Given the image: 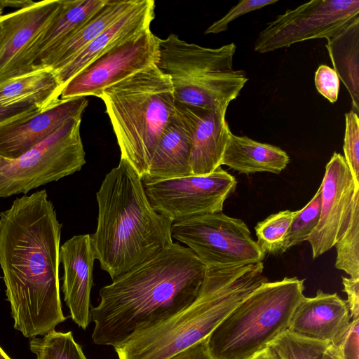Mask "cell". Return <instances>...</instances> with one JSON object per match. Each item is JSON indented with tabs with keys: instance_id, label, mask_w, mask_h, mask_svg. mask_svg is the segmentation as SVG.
<instances>
[{
	"instance_id": "1",
	"label": "cell",
	"mask_w": 359,
	"mask_h": 359,
	"mask_svg": "<svg viewBox=\"0 0 359 359\" xmlns=\"http://www.w3.org/2000/svg\"><path fill=\"white\" fill-rule=\"evenodd\" d=\"M62 224L46 189L15 198L0 212V266L14 327L44 335L66 320L60 294Z\"/></svg>"
},
{
	"instance_id": "2",
	"label": "cell",
	"mask_w": 359,
	"mask_h": 359,
	"mask_svg": "<svg viewBox=\"0 0 359 359\" xmlns=\"http://www.w3.org/2000/svg\"><path fill=\"white\" fill-rule=\"evenodd\" d=\"M205 271L189 248L172 243L112 280L90 309L93 343L116 348L174 316L196 299Z\"/></svg>"
},
{
	"instance_id": "3",
	"label": "cell",
	"mask_w": 359,
	"mask_h": 359,
	"mask_svg": "<svg viewBox=\"0 0 359 359\" xmlns=\"http://www.w3.org/2000/svg\"><path fill=\"white\" fill-rule=\"evenodd\" d=\"M96 199L92 245L95 259L112 280L173 243L172 221L153 208L142 178L126 159L105 175Z\"/></svg>"
},
{
	"instance_id": "4",
	"label": "cell",
	"mask_w": 359,
	"mask_h": 359,
	"mask_svg": "<svg viewBox=\"0 0 359 359\" xmlns=\"http://www.w3.org/2000/svg\"><path fill=\"white\" fill-rule=\"evenodd\" d=\"M263 262L206 268L196 299L167 320L114 348L118 359H167L206 339L249 294L268 281Z\"/></svg>"
},
{
	"instance_id": "5",
	"label": "cell",
	"mask_w": 359,
	"mask_h": 359,
	"mask_svg": "<svg viewBox=\"0 0 359 359\" xmlns=\"http://www.w3.org/2000/svg\"><path fill=\"white\" fill-rule=\"evenodd\" d=\"M121 151L142 178L155 148L175 113L168 75L156 65L106 88L100 95Z\"/></svg>"
},
{
	"instance_id": "6",
	"label": "cell",
	"mask_w": 359,
	"mask_h": 359,
	"mask_svg": "<svg viewBox=\"0 0 359 359\" xmlns=\"http://www.w3.org/2000/svg\"><path fill=\"white\" fill-rule=\"evenodd\" d=\"M304 280L285 277L262 284L207 337L215 359H250L288 330L304 297Z\"/></svg>"
},
{
	"instance_id": "7",
	"label": "cell",
	"mask_w": 359,
	"mask_h": 359,
	"mask_svg": "<svg viewBox=\"0 0 359 359\" xmlns=\"http://www.w3.org/2000/svg\"><path fill=\"white\" fill-rule=\"evenodd\" d=\"M234 43L211 48L187 43L175 34L159 39L156 65L170 78L176 102L184 104L227 109L248 79L234 69Z\"/></svg>"
},
{
	"instance_id": "8",
	"label": "cell",
	"mask_w": 359,
	"mask_h": 359,
	"mask_svg": "<svg viewBox=\"0 0 359 359\" xmlns=\"http://www.w3.org/2000/svg\"><path fill=\"white\" fill-rule=\"evenodd\" d=\"M81 116L71 118L0 170V198L30 190L79 171L86 163Z\"/></svg>"
},
{
	"instance_id": "9",
	"label": "cell",
	"mask_w": 359,
	"mask_h": 359,
	"mask_svg": "<svg viewBox=\"0 0 359 359\" xmlns=\"http://www.w3.org/2000/svg\"><path fill=\"white\" fill-rule=\"evenodd\" d=\"M171 233L172 237L187 245L206 268L260 262L266 255L243 220L222 212L172 223Z\"/></svg>"
},
{
	"instance_id": "10",
	"label": "cell",
	"mask_w": 359,
	"mask_h": 359,
	"mask_svg": "<svg viewBox=\"0 0 359 359\" xmlns=\"http://www.w3.org/2000/svg\"><path fill=\"white\" fill-rule=\"evenodd\" d=\"M358 18V0L311 1L267 23L254 50L265 53L309 39H327Z\"/></svg>"
},
{
	"instance_id": "11",
	"label": "cell",
	"mask_w": 359,
	"mask_h": 359,
	"mask_svg": "<svg viewBox=\"0 0 359 359\" xmlns=\"http://www.w3.org/2000/svg\"><path fill=\"white\" fill-rule=\"evenodd\" d=\"M236 178L221 167L203 175H190L144 184L153 208L172 223L222 212L236 189Z\"/></svg>"
},
{
	"instance_id": "12",
	"label": "cell",
	"mask_w": 359,
	"mask_h": 359,
	"mask_svg": "<svg viewBox=\"0 0 359 359\" xmlns=\"http://www.w3.org/2000/svg\"><path fill=\"white\" fill-rule=\"evenodd\" d=\"M159 38L148 27L93 60L63 88L60 99L95 96L107 88L156 65Z\"/></svg>"
},
{
	"instance_id": "13",
	"label": "cell",
	"mask_w": 359,
	"mask_h": 359,
	"mask_svg": "<svg viewBox=\"0 0 359 359\" xmlns=\"http://www.w3.org/2000/svg\"><path fill=\"white\" fill-rule=\"evenodd\" d=\"M62 0H44L0 17V83L40 68L35 45L60 11Z\"/></svg>"
},
{
	"instance_id": "14",
	"label": "cell",
	"mask_w": 359,
	"mask_h": 359,
	"mask_svg": "<svg viewBox=\"0 0 359 359\" xmlns=\"http://www.w3.org/2000/svg\"><path fill=\"white\" fill-rule=\"evenodd\" d=\"M320 187V219L307 239L313 259L333 248L346 233L351 222L354 196L359 191L344 156L337 152L325 166Z\"/></svg>"
},
{
	"instance_id": "15",
	"label": "cell",
	"mask_w": 359,
	"mask_h": 359,
	"mask_svg": "<svg viewBox=\"0 0 359 359\" xmlns=\"http://www.w3.org/2000/svg\"><path fill=\"white\" fill-rule=\"evenodd\" d=\"M191 131L189 168L191 175H208L222 165L231 132L224 108H206L175 101Z\"/></svg>"
},
{
	"instance_id": "16",
	"label": "cell",
	"mask_w": 359,
	"mask_h": 359,
	"mask_svg": "<svg viewBox=\"0 0 359 359\" xmlns=\"http://www.w3.org/2000/svg\"><path fill=\"white\" fill-rule=\"evenodd\" d=\"M95 253L91 236H74L60 248L64 275L62 290L71 318L86 330L90 318V299L93 284Z\"/></svg>"
},
{
	"instance_id": "17",
	"label": "cell",
	"mask_w": 359,
	"mask_h": 359,
	"mask_svg": "<svg viewBox=\"0 0 359 359\" xmlns=\"http://www.w3.org/2000/svg\"><path fill=\"white\" fill-rule=\"evenodd\" d=\"M351 321L346 301L337 293L318 290L297 306L287 331L299 337L338 346Z\"/></svg>"
},
{
	"instance_id": "18",
	"label": "cell",
	"mask_w": 359,
	"mask_h": 359,
	"mask_svg": "<svg viewBox=\"0 0 359 359\" xmlns=\"http://www.w3.org/2000/svg\"><path fill=\"white\" fill-rule=\"evenodd\" d=\"M86 97L60 99L27 121L0 131V156L14 160L44 140L67 121L82 116Z\"/></svg>"
},
{
	"instance_id": "19",
	"label": "cell",
	"mask_w": 359,
	"mask_h": 359,
	"mask_svg": "<svg viewBox=\"0 0 359 359\" xmlns=\"http://www.w3.org/2000/svg\"><path fill=\"white\" fill-rule=\"evenodd\" d=\"M155 1L135 0L114 23L63 67L53 70L62 86L96 58L120 43L150 27L155 18Z\"/></svg>"
},
{
	"instance_id": "20",
	"label": "cell",
	"mask_w": 359,
	"mask_h": 359,
	"mask_svg": "<svg viewBox=\"0 0 359 359\" xmlns=\"http://www.w3.org/2000/svg\"><path fill=\"white\" fill-rule=\"evenodd\" d=\"M191 131L183 115L175 108L151 159L143 184L191 175L189 168Z\"/></svg>"
},
{
	"instance_id": "21",
	"label": "cell",
	"mask_w": 359,
	"mask_h": 359,
	"mask_svg": "<svg viewBox=\"0 0 359 359\" xmlns=\"http://www.w3.org/2000/svg\"><path fill=\"white\" fill-rule=\"evenodd\" d=\"M135 1L106 0L85 23L41 58L38 66L53 70L63 67L114 23Z\"/></svg>"
},
{
	"instance_id": "22",
	"label": "cell",
	"mask_w": 359,
	"mask_h": 359,
	"mask_svg": "<svg viewBox=\"0 0 359 359\" xmlns=\"http://www.w3.org/2000/svg\"><path fill=\"white\" fill-rule=\"evenodd\" d=\"M290 162L287 154L280 148L231 133L223 154L222 165L242 174L280 173Z\"/></svg>"
},
{
	"instance_id": "23",
	"label": "cell",
	"mask_w": 359,
	"mask_h": 359,
	"mask_svg": "<svg viewBox=\"0 0 359 359\" xmlns=\"http://www.w3.org/2000/svg\"><path fill=\"white\" fill-rule=\"evenodd\" d=\"M63 87L51 68H40L0 83V105L29 103L44 110L60 99Z\"/></svg>"
},
{
	"instance_id": "24",
	"label": "cell",
	"mask_w": 359,
	"mask_h": 359,
	"mask_svg": "<svg viewBox=\"0 0 359 359\" xmlns=\"http://www.w3.org/2000/svg\"><path fill=\"white\" fill-rule=\"evenodd\" d=\"M326 48L334 67L359 112V18L327 39Z\"/></svg>"
},
{
	"instance_id": "25",
	"label": "cell",
	"mask_w": 359,
	"mask_h": 359,
	"mask_svg": "<svg viewBox=\"0 0 359 359\" xmlns=\"http://www.w3.org/2000/svg\"><path fill=\"white\" fill-rule=\"evenodd\" d=\"M106 0H62L60 11L35 45L36 64L85 23Z\"/></svg>"
},
{
	"instance_id": "26",
	"label": "cell",
	"mask_w": 359,
	"mask_h": 359,
	"mask_svg": "<svg viewBox=\"0 0 359 359\" xmlns=\"http://www.w3.org/2000/svg\"><path fill=\"white\" fill-rule=\"evenodd\" d=\"M29 347L37 359H87L71 331L62 332L54 330L42 338L34 337Z\"/></svg>"
},
{
	"instance_id": "27",
	"label": "cell",
	"mask_w": 359,
	"mask_h": 359,
	"mask_svg": "<svg viewBox=\"0 0 359 359\" xmlns=\"http://www.w3.org/2000/svg\"><path fill=\"white\" fill-rule=\"evenodd\" d=\"M359 191L354 196L349 226L336 243L335 267L351 278H359Z\"/></svg>"
},
{
	"instance_id": "28",
	"label": "cell",
	"mask_w": 359,
	"mask_h": 359,
	"mask_svg": "<svg viewBox=\"0 0 359 359\" xmlns=\"http://www.w3.org/2000/svg\"><path fill=\"white\" fill-rule=\"evenodd\" d=\"M297 212L298 210L280 211L257 224V243L265 253L282 254L285 238Z\"/></svg>"
},
{
	"instance_id": "29",
	"label": "cell",
	"mask_w": 359,
	"mask_h": 359,
	"mask_svg": "<svg viewBox=\"0 0 359 359\" xmlns=\"http://www.w3.org/2000/svg\"><path fill=\"white\" fill-rule=\"evenodd\" d=\"M320 187L311 201L298 212L293 219L282 249V253L290 248L307 241L316 227L320 215Z\"/></svg>"
},
{
	"instance_id": "30",
	"label": "cell",
	"mask_w": 359,
	"mask_h": 359,
	"mask_svg": "<svg viewBox=\"0 0 359 359\" xmlns=\"http://www.w3.org/2000/svg\"><path fill=\"white\" fill-rule=\"evenodd\" d=\"M327 343L299 337L286 331L271 346L282 359H319Z\"/></svg>"
},
{
	"instance_id": "31",
	"label": "cell",
	"mask_w": 359,
	"mask_h": 359,
	"mask_svg": "<svg viewBox=\"0 0 359 359\" xmlns=\"http://www.w3.org/2000/svg\"><path fill=\"white\" fill-rule=\"evenodd\" d=\"M344 160L359 189V118L353 110L345 114Z\"/></svg>"
},
{
	"instance_id": "32",
	"label": "cell",
	"mask_w": 359,
	"mask_h": 359,
	"mask_svg": "<svg viewBox=\"0 0 359 359\" xmlns=\"http://www.w3.org/2000/svg\"><path fill=\"white\" fill-rule=\"evenodd\" d=\"M277 0H243L233 6L228 13L219 20L213 22L205 32V34H219L228 29L229 24L233 20L250 12L262 8L266 6L276 3Z\"/></svg>"
},
{
	"instance_id": "33",
	"label": "cell",
	"mask_w": 359,
	"mask_h": 359,
	"mask_svg": "<svg viewBox=\"0 0 359 359\" xmlns=\"http://www.w3.org/2000/svg\"><path fill=\"white\" fill-rule=\"evenodd\" d=\"M42 111L29 103L0 105V131L18 126Z\"/></svg>"
},
{
	"instance_id": "34",
	"label": "cell",
	"mask_w": 359,
	"mask_h": 359,
	"mask_svg": "<svg viewBox=\"0 0 359 359\" xmlns=\"http://www.w3.org/2000/svg\"><path fill=\"white\" fill-rule=\"evenodd\" d=\"M315 85L319 93L334 103L338 99L339 79L334 69L320 65L315 73Z\"/></svg>"
},
{
	"instance_id": "35",
	"label": "cell",
	"mask_w": 359,
	"mask_h": 359,
	"mask_svg": "<svg viewBox=\"0 0 359 359\" xmlns=\"http://www.w3.org/2000/svg\"><path fill=\"white\" fill-rule=\"evenodd\" d=\"M359 318L351 319L348 328L337 346L344 359H359Z\"/></svg>"
},
{
	"instance_id": "36",
	"label": "cell",
	"mask_w": 359,
	"mask_h": 359,
	"mask_svg": "<svg viewBox=\"0 0 359 359\" xmlns=\"http://www.w3.org/2000/svg\"><path fill=\"white\" fill-rule=\"evenodd\" d=\"M342 283L351 319L359 318V278L343 277Z\"/></svg>"
},
{
	"instance_id": "37",
	"label": "cell",
	"mask_w": 359,
	"mask_h": 359,
	"mask_svg": "<svg viewBox=\"0 0 359 359\" xmlns=\"http://www.w3.org/2000/svg\"><path fill=\"white\" fill-rule=\"evenodd\" d=\"M167 359H215L210 354L207 338Z\"/></svg>"
},
{
	"instance_id": "38",
	"label": "cell",
	"mask_w": 359,
	"mask_h": 359,
	"mask_svg": "<svg viewBox=\"0 0 359 359\" xmlns=\"http://www.w3.org/2000/svg\"><path fill=\"white\" fill-rule=\"evenodd\" d=\"M319 359H344L337 346L328 344Z\"/></svg>"
},
{
	"instance_id": "39",
	"label": "cell",
	"mask_w": 359,
	"mask_h": 359,
	"mask_svg": "<svg viewBox=\"0 0 359 359\" xmlns=\"http://www.w3.org/2000/svg\"><path fill=\"white\" fill-rule=\"evenodd\" d=\"M250 359H282L278 353L271 346H268L260 351Z\"/></svg>"
},
{
	"instance_id": "40",
	"label": "cell",
	"mask_w": 359,
	"mask_h": 359,
	"mask_svg": "<svg viewBox=\"0 0 359 359\" xmlns=\"http://www.w3.org/2000/svg\"><path fill=\"white\" fill-rule=\"evenodd\" d=\"M1 6L4 7L18 8V9L25 8L34 3L30 0H0Z\"/></svg>"
},
{
	"instance_id": "41",
	"label": "cell",
	"mask_w": 359,
	"mask_h": 359,
	"mask_svg": "<svg viewBox=\"0 0 359 359\" xmlns=\"http://www.w3.org/2000/svg\"><path fill=\"white\" fill-rule=\"evenodd\" d=\"M11 160L0 156V170L6 166L11 162Z\"/></svg>"
},
{
	"instance_id": "42",
	"label": "cell",
	"mask_w": 359,
	"mask_h": 359,
	"mask_svg": "<svg viewBox=\"0 0 359 359\" xmlns=\"http://www.w3.org/2000/svg\"><path fill=\"white\" fill-rule=\"evenodd\" d=\"M0 359H11L8 355L2 350L0 346Z\"/></svg>"
},
{
	"instance_id": "43",
	"label": "cell",
	"mask_w": 359,
	"mask_h": 359,
	"mask_svg": "<svg viewBox=\"0 0 359 359\" xmlns=\"http://www.w3.org/2000/svg\"><path fill=\"white\" fill-rule=\"evenodd\" d=\"M4 10V7L1 6V3H0V17H1V15H3Z\"/></svg>"
}]
</instances>
